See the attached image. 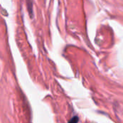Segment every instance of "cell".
I'll return each mask as SVG.
<instances>
[{
	"mask_svg": "<svg viewBox=\"0 0 123 123\" xmlns=\"http://www.w3.org/2000/svg\"><path fill=\"white\" fill-rule=\"evenodd\" d=\"M27 2H28V6H30V7H28V10H29V12H31V16H32V15H33V8H32L33 4H32V2H31V0H28Z\"/></svg>",
	"mask_w": 123,
	"mask_h": 123,
	"instance_id": "1",
	"label": "cell"
}]
</instances>
